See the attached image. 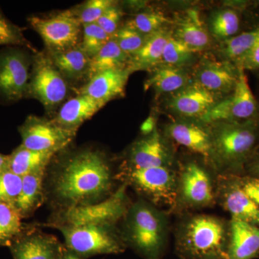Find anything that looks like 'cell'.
I'll list each match as a JSON object with an SVG mask.
<instances>
[{
    "label": "cell",
    "mask_w": 259,
    "mask_h": 259,
    "mask_svg": "<svg viewBox=\"0 0 259 259\" xmlns=\"http://www.w3.org/2000/svg\"><path fill=\"white\" fill-rule=\"evenodd\" d=\"M169 37L167 32L161 30L148 35L142 47L130 56L127 66L129 71L133 73L161 64L163 50Z\"/></svg>",
    "instance_id": "cb8c5ba5"
},
{
    "label": "cell",
    "mask_w": 259,
    "mask_h": 259,
    "mask_svg": "<svg viewBox=\"0 0 259 259\" xmlns=\"http://www.w3.org/2000/svg\"><path fill=\"white\" fill-rule=\"evenodd\" d=\"M256 101L243 69H238V77L231 96L217 102L201 120L206 123L236 122L250 118L256 110Z\"/></svg>",
    "instance_id": "8fae6325"
},
{
    "label": "cell",
    "mask_w": 259,
    "mask_h": 259,
    "mask_svg": "<svg viewBox=\"0 0 259 259\" xmlns=\"http://www.w3.org/2000/svg\"><path fill=\"white\" fill-rule=\"evenodd\" d=\"M254 171L255 173H256V175H258V177H257V178H259V159L258 160V161L256 162V163H255Z\"/></svg>",
    "instance_id": "f6af8a7d"
},
{
    "label": "cell",
    "mask_w": 259,
    "mask_h": 259,
    "mask_svg": "<svg viewBox=\"0 0 259 259\" xmlns=\"http://www.w3.org/2000/svg\"><path fill=\"white\" fill-rule=\"evenodd\" d=\"M197 51L181 41L176 37H170L165 46L161 63L167 66H179L186 64L192 59Z\"/></svg>",
    "instance_id": "1f68e13d"
},
{
    "label": "cell",
    "mask_w": 259,
    "mask_h": 259,
    "mask_svg": "<svg viewBox=\"0 0 259 259\" xmlns=\"http://www.w3.org/2000/svg\"><path fill=\"white\" fill-rule=\"evenodd\" d=\"M104 106V104L91 97L79 95L64 103L53 120L65 128L77 131L83 122L91 118Z\"/></svg>",
    "instance_id": "7402d4cb"
},
{
    "label": "cell",
    "mask_w": 259,
    "mask_h": 259,
    "mask_svg": "<svg viewBox=\"0 0 259 259\" xmlns=\"http://www.w3.org/2000/svg\"><path fill=\"white\" fill-rule=\"evenodd\" d=\"M46 173L33 174L22 177L21 191L15 203L22 218L30 217L45 200Z\"/></svg>",
    "instance_id": "d4e9b609"
},
{
    "label": "cell",
    "mask_w": 259,
    "mask_h": 259,
    "mask_svg": "<svg viewBox=\"0 0 259 259\" xmlns=\"http://www.w3.org/2000/svg\"><path fill=\"white\" fill-rule=\"evenodd\" d=\"M240 181L241 187L245 193L259 207V178H245Z\"/></svg>",
    "instance_id": "b9f144b4"
},
{
    "label": "cell",
    "mask_w": 259,
    "mask_h": 259,
    "mask_svg": "<svg viewBox=\"0 0 259 259\" xmlns=\"http://www.w3.org/2000/svg\"><path fill=\"white\" fill-rule=\"evenodd\" d=\"M22 219L14 204L0 202V245L10 247L21 234Z\"/></svg>",
    "instance_id": "f546056e"
},
{
    "label": "cell",
    "mask_w": 259,
    "mask_h": 259,
    "mask_svg": "<svg viewBox=\"0 0 259 259\" xmlns=\"http://www.w3.org/2000/svg\"><path fill=\"white\" fill-rule=\"evenodd\" d=\"M238 71L227 61L207 60L197 74V82L213 94L229 93L235 88Z\"/></svg>",
    "instance_id": "44dd1931"
},
{
    "label": "cell",
    "mask_w": 259,
    "mask_h": 259,
    "mask_svg": "<svg viewBox=\"0 0 259 259\" xmlns=\"http://www.w3.org/2000/svg\"><path fill=\"white\" fill-rule=\"evenodd\" d=\"M53 228L59 230L64 236L65 247L83 259L97 255L119 254L127 248L122 233L116 226L84 225Z\"/></svg>",
    "instance_id": "277c9868"
},
{
    "label": "cell",
    "mask_w": 259,
    "mask_h": 259,
    "mask_svg": "<svg viewBox=\"0 0 259 259\" xmlns=\"http://www.w3.org/2000/svg\"><path fill=\"white\" fill-rule=\"evenodd\" d=\"M21 29L9 21L0 10V46L26 45Z\"/></svg>",
    "instance_id": "f35d334b"
},
{
    "label": "cell",
    "mask_w": 259,
    "mask_h": 259,
    "mask_svg": "<svg viewBox=\"0 0 259 259\" xmlns=\"http://www.w3.org/2000/svg\"><path fill=\"white\" fill-rule=\"evenodd\" d=\"M168 136L177 144L212 161L210 131L192 122H174L168 125Z\"/></svg>",
    "instance_id": "ffe728a7"
},
{
    "label": "cell",
    "mask_w": 259,
    "mask_h": 259,
    "mask_svg": "<svg viewBox=\"0 0 259 259\" xmlns=\"http://www.w3.org/2000/svg\"><path fill=\"white\" fill-rule=\"evenodd\" d=\"M121 17L122 11L115 4L104 13L96 23L104 31L112 37L118 30Z\"/></svg>",
    "instance_id": "ab89813d"
},
{
    "label": "cell",
    "mask_w": 259,
    "mask_h": 259,
    "mask_svg": "<svg viewBox=\"0 0 259 259\" xmlns=\"http://www.w3.org/2000/svg\"><path fill=\"white\" fill-rule=\"evenodd\" d=\"M240 19L236 11L231 9L221 10L214 15L211 23L212 32L215 36L229 39L239 30Z\"/></svg>",
    "instance_id": "d6a6232c"
},
{
    "label": "cell",
    "mask_w": 259,
    "mask_h": 259,
    "mask_svg": "<svg viewBox=\"0 0 259 259\" xmlns=\"http://www.w3.org/2000/svg\"><path fill=\"white\" fill-rule=\"evenodd\" d=\"M187 82L188 76L182 68L164 65L156 69L145 87L146 90L154 88L159 93H177L187 86Z\"/></svg>",
    "instance_id": "f1b7e54d"
},
{
    "label": "cell",
    "mask_w": 259,
    "mask_h": 259,
    "mask_svg": "<svg viewBox=\"0 0 259 259\" xmlns=\"http://www.w3.org/2000/svg\"><path fill=\"white\" fill-rule=\"evenodd\" d=\"M210 130L212 162L221 168L231 166L244 157L255 144L257 135L249 123L219 122Z\"/></svg>",
    "instance_id": "52a82bcc"
},
{
    "label": "cell",
    "mask_w": 259,
    "mask_h": 259,
    "mask_svg": "<svg viewBox=\"0 0 259 259\" xmlns=\"http://www.w3.org/2000/svg\"><path fill=\"white\" fill-rule=\"evenodd\" d=\"M127 186L122 184L108 197L101 202L57 211L47 226H79L84 225L116 226L128 210L131 202Z\"/></svg>",
    "instance_id": "5b68a950"
},
{
    "label": "cell",
    "mask_w": 259,
    "mask_h": 259,
    "mask_svg": "<svg viewBox=\"0 0 259 259\" xmlns=\"http://www.w3.org/2000/svg\"><path fill=\"white\" fill-rule=\"evenodd\" d=\"M130 56L121 50L112 37L98 53L90 59L89 66V78L107 70L121 69L127 68Z\"/></svg>",
    "instance_id": "83f0119b"
},
{
    "label": "cell",
    "mask_w": 259,
    "mask_h": 259,
    "mask_svg": "<svg viewBox=\"0 0 259 259\" xmlns=\"http://www.w3.org/2000/svg\"><path fill=\"white\" fill-rule=\"evenodd\" d=\"M32 72L28 93L32 97L49 108L64 100L67 95V85L50 58L42 54L37 56Z\"/></svg>",
    "instance_id": "7c38bea8"
},
{
    "label": "cell",
    "mask_w": 259,
    "mask_h": 259,
    "mask_svg": "<svg viewBox=\"0 0 259 259\" xmlns=\"http://www.w3.org/2000/svg\"><path fill=\"white\" fill-rule=\"evenodd\" d=\"M216 197L221 206L231 214V218L259 226V207L241 187L240 181L227 175H218Z\"/></svg>",
    "instance_id": "4fadbf2b"
},
{
    "label": "cell",
    "mask_w": 259,
    "mask_h": 259,
    "mask_svg": "<svg viewBox=\"0 0 259 259\" xmlns=\"http://www.w3.org/2000/svg\"><path fill=\"white\" fill-rule=\"evenodd\" d=\"M29 22L42 37L51 54L79 47L83 26L72 10L49 18L32 17Z\"/></svg>",
    "instance_id": "9c48e42d"
},
{
    "label": "cell",
    "mask_w": 259,
    "mask_h": 259,
    "mask_svg": "<svg viewBox=\"0 0 259 259\" xmlns=\"http://www.w3.org/2000/svg\"><path fill=\"white\" fill-rule=\"evenodd\" d=\"M216 103L214 94L196 81L177 92L170 107L180 115L201 118Z\"/></svg>",
    "instance_id": "ac0fdd59"
},
{
    "label": "cell",
    "mask_w": 259,
    "mask_h": 259,
    "mask_svg": "<svg viewBox=\"0 0 259 259\" xmlns=\"http://www.w3.org/2000/svg\"><path fill=\"white\" fill-rule=\"evenodd\" d=\"M119 178L156 207H177V171L171 167L124 168Z\"/></svg>",
    "instance_id": "8992f818"
},
{
    "label": "cell",
    "mask_w": 259,
    "mask_h": 259,
    "mask_svg": "<svg viewBox=\"0 0 259 259\" xmlns=\"http://www.w3.org/2000/svg\"><path fill=\"white\" fill-rule=\"evenodd\" d=\"M57 153L54 151H33L20 145L8 156V168L21 177L45 173Z\"/></svg>",
    "instance_id": "603a6c76"
},
{
    "label": "cell",
    "mask_w": 259,
    "mask_h": 259,
    "mask_svg": "<svg viewBox=\"0 0 259 259\" xmlns=\"http://www.w3.org/2000/svg\"><path fill=\"white\" fill-rule=\"evenodd\" d=\"M22 146L33 151L59 152L73 141L76 131L65 128L54 120L30 116L19 128Z\"/></svg>",
    "instance_id": "30bf717a"
},
{
    "label": "cell",
    "mask_w": 259,
    "mask_h": 259,
    "mask_svg": "<svg viewBox=\"0 0 259 259\" xmlns=\"http://www.w3.org/2000/svg\"><path fill=\"white\" fill-rule=\"evenodd\" d=\"M238 69L255 70L259 69V40L249 50L236 60Z\"/></svg>",
    "instance_id": "60d3db41"
},
{
    "label": "cell",
    "mask_w": 259,
    "mask_h": 259,
    "mask_svg": "<svg viewBox=\"0 0 259 259\" xmlns=\"http://www.w3.org/2000/svg\"><path fill=\"white\" fill-rule=\"evenodd\" d=\"M169 151L161 139L158 130L133 144L128 161L125 168H144L149 167H171Z\"/></svg>",
    "instance_id": "2e32d148"
},
{
    "label": "cell",
    "mask_w": 259,
    "mask_h": 259,
    "mask_svg": "<svg viewBox=\"0 0 259 259\" xmlns=\"http://www.w3.org/2000/svg\"><path fill=\"white\" fill-rule=\"evenodd\" d=\"M64 247L55 236L30 231L21 233L10 248L13 259H60Z\"/></svg>",
    "instance_id": "9a60e30c"
},
{
    "label": "cell",
    "mask_w": 259,
    "mask_h": 259,
    "mask_svg": "<svg viewBox=\"0 0 259 259\" xmlns=\"http://www.w3.org/2000/svg\"><path fill=\"white\" fill-rule=\"evenodd\" d=\"M114 177L102 153L84 150L66 158L54 170L45 194L58 211L90 205L113 193Z\"/></svg>",
    "instance_id": "6da1fadb"
},
{
    "label": "cell",
    "mask_w": 259,
    "mask_h": 259,
    "mask_svg": "<svg viewBox=\"0 0 259 259\" xmlns=\"http://www.w3.org/2000/svg\"><path fill=\"white\" fill-rule=\"evenodd\" d=\"M176 38L197 51L209 44V37L195 10L187 12L179 18L176 26Z\"/></svg>",
    "instance_id": "484cf974"
},
{
    "label": "cell",
    "mask_w": 259,
    "mask_h": 259,
    "mask_svg": "<svg viewBox=\"0 0 259 259\" xmlns=\"http://www.w3.org/2000/svg\"><path fill=\"white\" fill-rule=\"evenodd\" d=\"M22 177L9 169L0 173V202L14 204L22 189Z\"/></svg>",
    "instance_id": "74e56055"
},
{
    "label": "cell",
    "mask_w": 259,
    "mask_h": 259,
    "mask_svg": "<svg viewBox=\"0 0 259 259\" xmlns=\"http://www.w3.org/2000/svg\"><path fill=\"white\" fill-rule=\"evenodd\" d=\"M230 223L207 214L186 216L177 226L175 250L180 259H228Z\"/></svg>",
    "instance_id": "7a4b0ae2"
},
{
    "label": "cell",
    "mask_w": 259,
    "mask_h": 259,
    "mask_svg": "<svg viewBox=\"0 0 259 259\" xmlns=\"http://www.w3.org/2000/svg\"><path fill=\"white\" fill-rule=\"evenodd\" d=\"M147 36L125 25L118 28L112 37L117 42L121 50L127 55L131 56L142 47Z\"/></svg>",
    "instance_id": "d590c367"
},
{
    "label": "cell",
    "mask_w": 259,
    "mask_h": 259,
    "mask_svg": "<svg viewBox=\"0 0 259 259\" xmlns=\"http://www.w3.org/2000/svg\"><path fill=\"white\" fill-rule=\"evenodd\" d=\"M216 200V181L210 173L195 161L182 165L177 172L176 208H204Z\"/></svg>",
    "instance_id": "ba28073f"
},
{
    "label": "cell",
    "mask_w": 259,
    "mask_h": 259,
    "mask_svg": "<svg viewBox=\"0 0 259 259\" xmlns=\"http://www.w3.org/2000/svg\"><path fill=\"white\" fill-rule=\"evenodd\" d=\"M51 59L63 76L76 79L88 74L90 59L79 47L51 53Z\"/></svg>",
    "instance_id": "4316f807"
},
{
    "label": "cell",
    "mask_w": 259,
    "mask_h": 259,
    "mask_svg": "<svg viewBox=\"0 0 259 259\" xmlns=\"http://www.w3.org/2000/svg\"><path fill=\"white\" fill-rule=\"evenodd\" d=\"M258 40L259 28L227 39L223 44V51L227 57L236 60L249 50Z\"/></svg>",
    "instance_id": "836d02e7"
},
{
    "label": "cell",
    "mask_w": 259,
    "mask_h": 259,
    "mask_svg": "<svg viewBox=\"0 0 259 259\" xmlns=\"http://www.w3.org/2000/svg\"><path fill=\"white\" fill-rule=\"evenodd\" d=\"M131 71L127 68L107 70L95 74L81 88L80 95H87L106 105L116 97L123 95Z\"/></svg>",
    "instance_id": "e0dca14e"
},
{
    "label": "cell",
    "mask_w": 259,
    "mask_h": 259,
    "mask_svg": "<svg viewBox=\"0 0 259 259\" xmlns=\"http://www.w3.org/2000/svg\"><path fill=\"white\" fill-rule=\"evenodd\" d=\"M8 156L0 153V173L5 170L8 169Z\"/></svg>",
    "instance_id": "ee69618b"
},
{
    "label": "cell",
    "mask_w": 259,
    "mask_h": 259,
    "mask_svg": "<svg viewBox=\"0 0 259 259\" xmlns=\"http://www.w3.org/2000/svg\"><path fill=\"white\" fill-rule=\"evenodd\" d=\"M168 22L163 15L155 12H144L135 15L126 25L135 29L143 35H149L161 30L162 25Z\"/></svg>",
    "instance_id": "e575fe53"
},
{
    "label": "cell",
    "mask_w": 259,
    "mask_h": 259,
    "mask_svg": "<svg viewBox=\"0 0 259 259\" xmlns=\"http://www.w3.org/2000/svg\"><path fill=\"white\" fill-rule=\"evenodd\" d=\"M110 0H90L83 3L79 9L72 10L81 25L96 23L107 9L115 5Z\"/></svg>",
    "instance_id": "8d00e7d4"
},
{
    "label": "cell",
    "mask_w": 259,
    "mask_h": 259,
    "mask_svg": "<svg viewBox=\"0 0 259 259\" xmlns=\"http://www.w3.org/2000/svg\"><path fill=\"white\" fill-rule=\"evenodd\" d=\"M29 63L18 51L0 54V95L10 101H17L28 93Z\"/></svg>",
    "instance_id": "5bb4252c"
},
{
    "label": "cell",
    "mask_w": 259,
    "mask_h": 259,
    "mask_svg": "<svg viewBox=\"0 0 259 259\" xmlns=\"http://www.w3.org/2000/svg\"><path fill=\"white\" fill-rule=\"evenodd\" d=\"M122 236L144 259H163L168 242V219L154 204L139 199L131 204L124 216Z\"/></svg>",
    "instance_id": "3957f363"
},
{
    "label": "cell",
    "mask_w": 259,
    "mask_h": 259,
    "mask_svg": "<svg viewBox=\"0 0 259 259\" xmlns=\"http://www.w3.org/2000/svg\"><path fill=\"white\" fill-rule=\"evenodd\" d=\"M259 255V227L231 218L228 259H253Z\"/></svg>",
    "instance_id": "d6986e66"
},
{
    "label": "cell",
    "mask_w": 259,
    "mask_h": 259,
    "mask_svg": "<svg viewBox=\"0 0 259 259\" xmlns=\"http://www.w3.org/2000/svg\"><path fill=\"white\" fill-rule=\"evenodd\" d=\"M82 37L79 47L90 59L94 57L111 39L97 23L82 25Z\"/></svg>",
    "instance_id": "4dcf8cb0"
},
{
    "label": "cell",
    "mask_w": 259,
    "mask_h": 259,
    "mask_svg": "<svg viewBox=\"0 0 259 259\" xmlns=\"http://www.w3.org/2000/svg\"><path fill=\"white\" fill-rule=\"evenodd\" d=\"M60 259H83L80 258L79 255L74 253V252L71 251L69 249L66 248V247H64V249H63L62 253H61Z\"/></svg>",
    "instance_id": "7bdbcfd3"
}]
</instances>
